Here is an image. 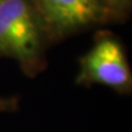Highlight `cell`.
I'll return each instance as SVG.
<instances>
[{
	"mask_svg": "<svg viewBox=\"0 0 132 132\" xmlns=\"http://www.w3.org/2000/svg\"><path fill=\"white\" fill-rule=\"evenodd\" d=\"M43 20L52 44L109 24L100 0H32Z\"/></svg>",
	"mask_w": 132,
	"mask_h": 132,
	"instance_id": "obj_3",
	"label": "cell"
},
{
	"mask_svg": "<svg viewBox=\"0 0 132 132\" xmlns=\"http://www.w3.org/2000/svg\"><path fill=\"white\" fill-rule=\"evenodd\" d=\"M110 23H120L129 19L132 0H100Z\"/></svg>",
	"mask_w": 132,
	"mask_h": 132,
	"instance_id": "obj_4",
	"label": "cell"
},
{
	"mask_svg": "<svg viewBox=\"0 0 132 132\" xmlns=\"http://www.w3.org/2000/svg\"><path fill=\"white\" fill-rule=\"evenodd\" d=\"M51 45L32 0H0V57L15 61L33 78L46 68Z\"/></svg>",
	"mask_w": 132,
	"mask_h": 132,
	"instance_id": "obj_1",
	"label": "cell"
},
{
	"mask_svg": "<svg viewBox=\"0 0 132 132\" xmlns=\"http://www.w3.org/2000/svg\"><path fill=\"white\" fill-rule=\"evenodd\" d=\"M20 107V100L16 96L0 97V112H15Z\"/></svg>",
	"mask_w": 132,
	"mask_h": 132,
	"instance_id": "obj_5",
	"label": "cell"
},
{
	"mask_svg": "<svg viewBox=\"0 0 132 132\" xmlns=\"http://www.w3.org/2000/svg\"><path fill=\"white\" fill-rule=\"evenodd\" d=\"M75 82L84 87L101 85L121 95L132 92V72L121 39L112 31L95 33L90 48L79 59Z\"/></svg>",
	"mask_w": 132,
	"mask_h": 132,
	"instance_id": "obj_2",
	"label": "cell"
}]
</instances>
